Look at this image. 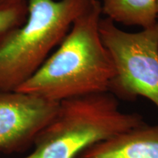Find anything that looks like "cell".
<instances>
[{
	"instance_id": "cell-1",
	"label": "cell",
	"mask_w": 158,
	"mask_h": 158,
	"mask_svg": "<svg viewBox=\"0 0 158 158\" xmlns=\"http://www.w3.org/2000/svg\"><path fill=\"white\" fill-rule=\"evenodd\" d=\"M102 14L101 2L94 0L75 20L57 50L17 92L56 102L109 92L115 68L100 35Z\"/></svg>"
},
{
	"instance_id": "cell-2",
	"label": "cell",
	"mask_w": 158,
	"mask_h": 158,
	"mask_svg": "<svg viewBox=\"0 0 158 158\" xmlns=\"http://www.w3.org/2000/svg\"><path fill=\"white\" fill-rule=\"evenodd\" d=\"M145 123L141 114L121 110L110 92L67 99L23 158H77L94 144Z\"/></svg>"
},
{
	"instance_id": "cell-3",
	"label": "cell",
	"mask_w": 158,
	"mask_h": 158,
	"mask_svg": "<svg viewBox=\"0 0 158 158\" xmlns=\"http://www.w3.org/2000/svg\"><path fill=\"white\" fill-rule=\"evenodd\" d=\"M25 22L0 34V92L16 91L42 66L94 0H27Z\"/></svg>"
},
{
	"instance_id": "cell-4",
	"label": "cell",
	"mask_w": 158,
	"mask_h": 158,
	"mask_svg": "<svg viewBox=\"0 0 158 158\" xmlns=\"http://www.w3.org/2000/svg\"><path fill=\"white\" fill-rule=\"evenodd\" d=\"M99 30L115 68L109 92L126 100L143 97L158 109V21L149 28L128 32L106 18L100 20Z\"/></svg>"
},
{
	"instance_id": "cell-5",
	"label": "cell",
	"mask_w": 158,
	"mask_h": 158,
	"mask_svg": "<svg viewBox=\"0 0 158 158\" xmlns=\"http://www.w3.org/2000/svg\"><path fill=\"white\" fill-rule=\"evenodd\" d=\"M59 104L17 91L0 92V152L21 153L33 147Z\"/></svg>"
},
{
	"instance_id": "cell-6",
	"label": "cell",
	"mask_w": 158,
	"mask_h": 158,
	"mask_svg": "<svg viewBox=\"0 0 158 158\" xmlns=\"http://www.w3.org/2000/svg\"><path fill=\"white\" fill-rule=\"evenodd\" d=\"M77 158H158V125L147 123L94 144Z\"/></svg>"
},
{
	"instance_id": "cell-7",
	"label": "cell",
	"mask_w": 158,
	"mask_h": 158,
	"mask_svg": "<svg viewBox=\"0 0 158 158\" xmlns=\"http://www.w3.org/2000/svg\"><path fill=\"white\" fill-rule=\"evenodd\" d=\"M102 13L114 23L143 29L157 22L156 0H102Z\"/></svg>"
},
{
	"instance_id": "cell-8",
	"label": "cell",
	"mask_w": 158,
	"mask_h": 158,
	"mask_svg": "<svg viewBox=\"0 0 158 158\" xmlns=\"http://www.w3.org/2000/svg\"><path fill=\"white\" fill-rule=\"evenodd\" d=\"M27 2L14 7L0 10V34L23 24L27 17Z\"/></svg>"
},
{
	"instance_id": "cell-9",
	"label": "cell",
	"mask_w": 158,
	"mask_h": 158,
	"mask_svg": "<svg viewBox=\"0 0 158 158\" xmlns=\"http://www.w3.org/2000/svg\"><path fill=\"white\" fill-rule=\"evenodd\" d=\"M27 0H0V10H5L26 2Z\"/></svg>"
},
{
	"instance_id": "cell-10",
	"label": "cell",
	"mask_w": 158,
	"mask_h": 158,
	"mask_svg": "<svg viewBox=\"0 0 158 158\" xmlns=\"http://www.w3.org/2000/svg\"><path fill=\"white\" fill-rule=\"evenodd\" d=\"M156 4H157V19H158V0H156Z\"/></svg>"
}]
</instances>
